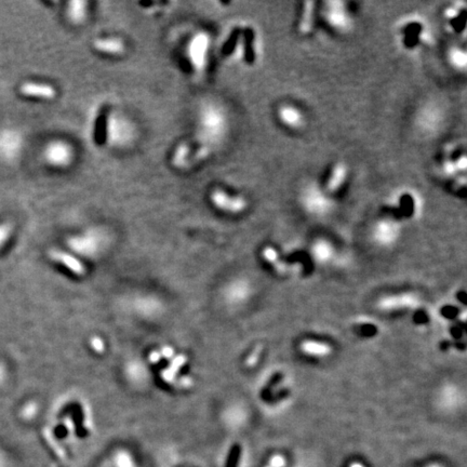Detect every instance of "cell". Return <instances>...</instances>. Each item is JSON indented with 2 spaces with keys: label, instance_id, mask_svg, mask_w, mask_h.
Returning <instances> with one entry per match:
<instances>
[{
  "label": "cell",
  "instance_id": "cell-10",
  "mask_svg": "<svg viewBox=\"0 0 467 467\" xmlns=\"http://www.w3.org/2000/svg\"><path fill=\"white\" fill-rule=\"evenodd\" d=\"M464 402V392L455 383H444L436 394V405L445 411L456 410Z\"/></svg>",
  "mask_w": 467,
  "mask_h": 467
},
{
  "label": "cell",
  "instance_id": "cell-6",
  "mask_svg": "<svg viewBox=\"0 0 467 467\" xmlns=\"http://www.w3.org/2000/svg\"><path fill=\"white\" fill-rule=\"evenodd\" d=\"M350 177L348 164L344 161H337L329 169L325 178V182L321 184L323 190L331 197L341 193L346 186Z\"/></svg>",
  "mask_w": 467,
  "mask_h": 467
},
{
  "label": "cell",
  "instance_id": "cell-30",
  "mask_svg": "<svg viewBox=\"0 0 467 467\" xmlns=\"http://www.w3.org/2000/svg\"><path fill=\"white\" fill-rule=\"evenodd\" d=\"M186 362H187V357H186V356H184V355H179V356L173 358L172 363H171V364H170L169 369L172 370L173 372H174L175 374H177V373L179 372V370L183 367V365L185 364V363H186Z\"/></svg>",
  "mask_w": 467,
  "mask_h": 467
},
{
  "label": "cell",
  "instance_id": "cell-28",
  "mask_svg": "<svg viewBox=\"0 0 467 467\" xmlns=\"http://www.w3.org/2000/svg\"><path fill=\"white\" fill-rule=\"evenodd\" d=\"M240 453H241L240 445L239 444H234L232 449H231V451H230V454H228L225 467H237L238 462H239Z\"/></svg>",
  "mask_w": 467,
  "mask_h": 467
},
{
  "label": "cell",
  "instance_id": "cell-21",
  "mask_svg": "<svg viewBox=\"0 0 467 467\" xmlns=\"http://www.w3.org/2000/svg\"><path fill=\"white\" fill-rule=\"evenodd\" d=\"M447 61L454 71L465 72L467 66L466 50L460 46L450 47L447 51Z\"/></svg>",
  "mask_w": 467,
  "mask_h": 467
},
{
  "label": "cell",
  "instance_id": "cell-17",
  "mask_svg": "<svg viewBox=\"0 0 467 467\" xmlns=\"http://www.w3.org/2000/svg\"><path fill=\"white\" fill-rule=\"evenodd\" d=\"M92 45L95 50L110 55H121L126 51L125 41L116 37L98 38L93 41Z\"/></svg>",
  "mask_w": 467,
  "mask_h": 467
},
{
  "label": "cell",
  "instance_id": "cell-9",
  "mask_svg": "<svg viewBox=\"0 0 467 467\" xmlns=\"http://www.w3.org/2000/svg\"><path fill=\"white\" fill-rule=\"evenodd\" d=\"M211 203L215 208L231 214H240L248 209V200L240 195H231L225 190L216 188L210 195Z\"/></svg>",
  "mask_w": 467,
  "mask_h": 467
},
{
  "label": "cell",
  "instance_id": "cell-2",
  "mask_svg": "<svg viewBox=\"0 0 467 467\" xmlns=\"http://www.w3.org/2000/svg\"><path fill=\"white\" fill-rule=\"evenodd\" d=\"M402 227L395 216L384 215L376 219L370 230L373 245L382 249L391 248L399 241Z\"/></svg>",
  "mask_w": 467,
  "mask_h": 467
},
{
  "label": "cell",
  "instance_id": "cell-14",
  "mask_svg": "<svg viewBox=\"0 0 467 467\" xmlns=\"http://www.w3.org/2000/svg\"><path fill=\"white\" fill-rule=\"evenodd\" d=\"M442 113L443 111L440 110V108L435 105L425 106V107L423 106L420 110V114H418V126L424 129L423 131H426L428 133L437 131V129L440 128L443 124Z\"/></svg>",
  "mask_w": 467,
  "mask_h": 467
},
{
  "label": "cell",
  "instance_id": "cell-13",
  "mask_svg": "<svg viewBox=\"0 0 467 467\" xmlns=\"http://www.w3.org/2000/svg\"><path fill=\"white\" fill-rule=\"evenodd\" d=\"M310 251L311 259L317 264L327 265L333 261L337 253V249L331 240L327 239L325 237H319L311 242Z\"/></svg>",
  "mask_w": 467,
  "mask_h": 467
},
{
  "label": "cell",
  "instance_id": "cell-31",
  "mask_svg": "<svg viewBox=\"0 0 467 467\" xmlns=\"http://www.w3.org/2000/svg\"><path fill=\"white\" fill-rule=\"evenodd\" d=\"M90 343H91V347L93 348V350H95L97 353L101 354V353L104 352L105 345H104V342L100 337H94Z\"/></svg>",
  "mask_w": 467,
  "mask_h": 467
},
{
  "label": "cell",
  "instance_id": "cell-27",
  "mask_svg": "<svg viewBox=\"0 0 467 467\" xmlns=\"http://www.w3.org/2000/svg\"><path fill=\"white\" fill-rule=\"evenodd\" d=\"M239 36H240V29L239 28H235L232 31V34H231L230 37H228V39L226 40L225 45L223 46V49H222L223 54H224V55H230L231 54V53L234 50V48H235V46L237 44L238 39H239Z\"/></svg>",
  "mask_w": 467,
  "mask_h": 467
},
{
  "label": "cell",
  "instance_id": "cell-36",
  "mask_svg": "<svg viewBox=\"0 0 467 467\" xmlns=\"http://www.w3.org/2000/svg\"><path fill=\"white\" fill-rule=\"evenodd\" d=\"M352 467H363V466H362V465H358V464H355V465H353Z\"/></svg>",
  "mask_w": 467,
  "mask_h": 467
},
{
  "label": "cell",
  "instance_id": "cell-32",
  "mask_svg": "<svg viewBox=\"0 0 467 467\" xmlns=\"http://www.w3.org/2000/svg\"><path fill=\"white\" fill-rule=\"evenodd\" d=\"M161 378L164 382H167V383H172V382H174V379H175V373L173 372L172 370H170L168 368L166 370H163L161 372Z\"/></svg>",
  "mask_w": 467,
  "mask_h": 467
},
{
  "label": "cell",
  "instance_id": "cell-35",
  "mask_svg": "<svg viewBox=\"0 0 467 467\" xmlns=\"http://www.w3.org/2000/svg\"><path fill=\"white\" fill-rule=\"evenodd\" d=\"M161 358V355L159 352H156V350H153V352L150 354V357H148V360H150V362L152 363H158L159 360H160Z\"/></svg>",
  "mask_w": 467,
  "mask_h": 467
},
{
  "label": "cell",
  "instance_id": "cell-1",
  "mask_svg": "<svg viewBox=\"0 0 467 467\" xmlns=\"http://www.w3.org/2000/svg\"><path fill=\"white\" fill-rule=\"evenodd\" d=\"M299 201L307 214L318 219L330 215L336 207L333 197L323 190L320 184L315 182L304 185L300 192Z\"/></svg>",
  "mask_w": 467,
  "mask_h": 467
},
{
  "label": "cell",
  "instance_id": "cell-19",
  "mask_svg": "<svg viewBox=\"0 0 467 467\" xmlns=\"http://www.w3.org/2000/svg\"><path fill=\"white\" fill-rule=\"evenodd\" d=\"M466 155L463 153L456 157H447L442 161L441 171L448 178H455L460 174H464L466 171Z\"/></svg>",
  "mask_w": 467,
  "mask_h": 467
},
{
  "label": "cell",
  "instance_id": "cell-7",
  "mask_svg": "<svg viewBox=\"0 0 467 467\" xmlns=\"http://www.w3.org/2000/svg\"><path fill=\"white\" fill-rule=\"evenodd\" d=\"M276 118L284 128L291 131L302 130L306 125L304 110L293 103L280 104L276 109Z\"/></svg>",
  "mask_w": 467,
  "mask_h": 467
},
{
  "label": "cell",
  "instance_id": "cell-23",
  "mask_svg": "<svg viewBox=\"0 0 467 467\" xmlns=\"http://www.w3.org/2000/svg\"><path fill=\"white\" fill-rule=\"evenodd\" d=\"M87 6L88 3L86 1H81V0H78V1H72L68 3V9H67V15L68 19H70L73 23H82L84 20H86V15H87Z\"/></svg>",
  "mask_w": 467,
  "mask_h": 467
},
{
  "label": "cell",
  "instance_id": "cell-29",
  "mask_svg": "<svg viewBox=\"0 0 467 467\" xmlns=\"http://www.w3.org/2000/svg\"><path fill=\"white\" fill-rule=\"evenodd\" d=\"M262 356V350L261 348H256L253 352L249 355L248 358L246 359V365L248 368H253L256 365L259 364V362L261 360Z\"/></svg>",
  "mask_w": 467,
  "mask_h": 467
},
{
  "label": "cell",
  "instance_id": "cell-3",
  "mask_svg": "<svg viewBox=\"0 0 467 467\" xmlns=\"http://www.w3.org/2000/svg\"><path fill=\"white\" fill-rule=\"evenodd\" d=\"M321 15L328 27L336 33L347 34L354 27L353 13L343 1L323 2Z\"/></svg>",
  "mask_w": 467,
  "mask_h": 467
},
{
  "label": "cell",
  "instance_id": "cell-16",
  "mask_svg": "<svg viewBox=\"0 0 467 467\" xmlns=\"http://www.w3.org/2000/svg\"><path fill=\"white\" fill-rule=\"evenodd\" d=\"M108 116H109L108 105H103L99 111L97 118H95L94 131H93V140L98 146L104 145V143L106 142V137H107V130H108Z\"/></svg>",
  "mask_w": 467,
  "mask_h": 467
},
{
  "label": "cell",
  "instance_id": "cell-18",
  "mask_svg": "<svg viewBox=\"0 0 467 467\" xmlns=\"http://www.w3.org/2000/svg\"><path fill=\"white\" fill-rule=\"evenodd\" d=\"M316 2L315 1H307L303 4L302 8V13L299 20V31L302 35H309L311 34L315 27V20H316Z\"/></svg>",
  "mask_w": 467,
  "mask_h": 467
},
{
  "label": "cell",
  "instance_id": "cell-11",
  "mask_svg": "<svg viewBox=\"0 0 467 467\" xmlns=\"http://www.w3.org/2000/svg\"><path fill=\"white\" fill-rule=\"evenodd\" d=\"M74 155L73 147L64 141L51 142L45 152L46 160L54 167H67L73 161Z\"/></svg>",
  "mask_w": 467,
  "mask_h": 467
},
{
  "label": "cell",
  "instance_id": "cell-20",
  "mask_svg": "<svg viewBox=\"0 0 467 467\" xmlns=\"http://www.w3.org/2000/svg\"><path fill=\"white\" fill-rule=\"evenodd\" d=\"M192 44V51H189V55L192 56V60L196 63V65L199 67L203 66L205 64L207 50L209 48V38L206 34H200Z\"/></svg>",
  "mask_w": 467,
  "mask_h": 467
},
{
  "label": "cell",
  "instance_id": "cell-12",
  "mask_svg": "<svg viewBox=\"0 0 467 467\" xmlns=\"http://www.w3.org/2000/svg\"><path fill=\"white\" fill-rule=\"evenodd\" d=\"M299 350L303 356L311 359H326L334 352L333 345L319 338L307 337L299 344Z\"/></svg>",
  "mask_w": 467,
  "mask_h": 467
},
{
  "label": "cell",
  "instance_id": "cell-33",
  "mask_svg": "<svg viewBox=\"0 0 467 467\" xmlns=\"http://www.w3.org/2000/svg\"><path fill=\"white\" fill-rule=\"evenodd\" d=\"M175 385L181 387V389H186V387H190L193 385V380L188 378V376H183L182 379L175 382Z\"/></svg>",
  "mask_w": 467,
  "mask_h": 467
},
{
  "label": "cell",
  "instance_id": "cell-25",
  "mask_svg": "<svg viewBox=\"0 0 467 467\" xmlns=\"http://www.w3.org/2000/svg\"><path fill=\"white\" fill-rule=\"evenodd\" d=\"M243 42H245V60L248 63H252L254 58L252 30H245V33H243Z\"/></svg>",
  "mask_w": 467,
  "mask_h": 467
},
{
  "label": "cell",
  "instance_id": "cell-22",
  "mask_svg": "<svg viewBox=\"0 0 467 467\" xmlns=\"http://www.w3.org/2000/svg\"><path fill=\"white\" fill-rule=\"evenodd\" d=\"M51 257L54 259L56 262L64 265L65 267H67L74 274L83 275L84 272H86L82 263L80 261H78V259L75 257H73L72 254L56 250V251L51 252Z\"/></svg>",
  "mask_w": 467,
  "mask_h": 467
},
{
  "label": "cell",
  "instance_id": "cell-4",
  "mask_svg": "<svg viewBox=\"0 0 467 467\" xmlns=\"http://www.w3.org/2000/svg\"><path fill=\"white\" fill-rule=\"evenodd\" d=\"M211 153V147L208 144L200 143L184 142L181 143L175 150L172 158L174 167L179 169H187L194 164L204 160Z\"/></svg>",
  "mask_w": 467,
  "mask_h": 467
},
{
  "label": "cell",
  "instance_id": "cell-5",
  "mask_svg": "<svg viewBox=\"0 0 467 467\" xmlns=\"http://www.w3.org/2000/svg\"><path fill=\"white\" fill-rule=\"evenodd\" d=\"M421 304L418 295L413 292H399L383 295L376 302V307L382 312H397L415 310Z\"/></svg>",
  "mask_w": 467,
  "mask_h": 467
},
{
  "label": "cell",
  "instance_id": "cell-15",
  "mask_svg": "<svg viewBox=\"0 0 467 467\" xmlns=\"http://www.w3.org/2000/svg\"><path fill=\"white\" fill-rule=\"evenodd\" d=\"M20 92L26 97L39 98L44 100H52L56 97V89L48 83L24 82L20 87Z\"/></svg>",
  "mask_w": 467,
  "mask_h": 467
},
{
  "label": "cell",
  "instance_id": "cell-34",
  "mask_svg": "<svg viewBox=\"0 0 467 467\" xmlns=\"http://www.w3.org/2000/svg\"><path fill=\"white\" fill-rule=\"evenodd\" d=\"M160 353V355L162 357L164 358H167V359H170V358H172L173 357V355H174V350L171 348V347H169V346H164L162 349H161V352H159Z\"/></svg>",
  "mask_w": 467,
  "mask_h": 467
},
{
  "label": "cell",
  "instance_id": "cell-26",
  "mask_svg": "<svg viewBox=\"0 0 467 467\" xmlns=\"http://www.w3.org/2000/svg\"><path fill=\"white\" fill-rule=\"evenodd\" d=\"M262 259L265 262L270 265L277 264L279 262V252L276 248L272 246H266L262 249L261 252Z\"/></svg>",
  "mask_w": 467,
  "mask_h": 467
},
{
  "label": "cell",
  "instance_id": "cell-24",
  "mask_svg": "<svg viewBox=\"0 0 467 467\" xmlns=\"http://www.w3.org/2000/svg\"><path fill=\"white\" fill-rule=\"evenodd\" d=\"M250 293H251L250 285L243 280L236 281V283L233 284L230 286V289H228V294H230V298L232 301L243 302L249 298Z\"/></svg>",
  "mask_w": 467,
  "mask_h": 467
},
{
  "label": "cell",
  "instance_id": "cell-8",
  "mask_svg": "<svg viewBox=\"0 0 467 467\" xmlns=\"http://www.w3.org/2000/svg\"><path fill=\"white\" fill-rule=\"evenodd\" d=\"M203 126L206 133L211 135L212 141L222 140L227 130V117L219 106H211L203 115Z\"/></svg>",
  "mask_w": 467,
  "mask_h": 467
}]
</instances>
